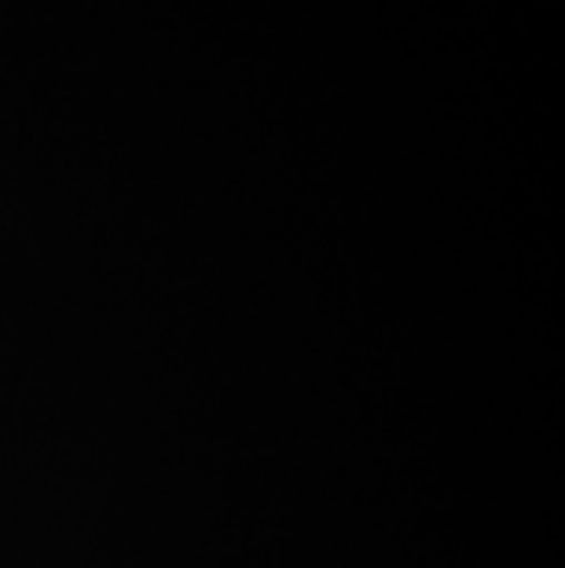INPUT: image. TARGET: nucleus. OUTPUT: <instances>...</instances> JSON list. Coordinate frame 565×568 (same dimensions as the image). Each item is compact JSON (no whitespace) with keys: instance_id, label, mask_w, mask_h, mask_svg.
Listing matches in <instances>:
<instances>
[]
</instances>
